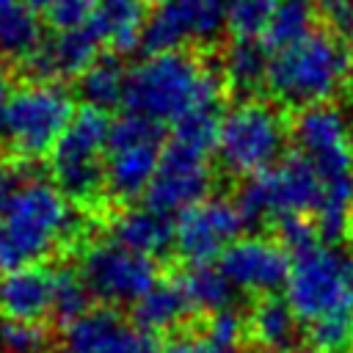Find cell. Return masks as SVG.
Wrapping results in <instances>:
<instances>
[{"instance_id": "cell-1", "label": "cell", "mask_w": 353, "mask_h": 353, "mask_svg": "<svg viewBox=\"0 0 353 353\" xmlns=\"http://www.w3.org/2000/svg\"><path fill=\"white\" fill-rule=\"evenodd\" d=\"M290 135L314 168L323 196L314 226L320 240L336 245L353 226V143L345 116L331 105H312L298 110Z\"/></svg>"}, {"instance_id": "cell-2", "label": "cell", "mask_w": 353, "mask_h": 353, "mask_svg": "<svg viewBox=\"0 0 353 353\" xmlns=\"http://www.w3.org/2000/svg\"><path fill=\"white\" fill-rule=\"evenodd\" d=\"M226 83L190 47L146 52L127 77L124 110L174 127L210 99H223Z\"/></svg>"}, {"instance_id": "cell-3", "label": "cell", "mask_w": 353, "mask_h": 353, "mask_svg": "<svg viewBox=\"0 0 353 353\" xmlns=\"http://www.w3.org/2000/svg\"><path fill=\"white\" fill-rule=\"evenodd\" d=\"M77 234L72 201L52 179H25L0 212V273L44 265Z\"/></svg>"}, {"instance_id": "cell-4", "label": "cell", "mask_w": 353, "mask_h": 353, "mask_svg": "<svg viewBox=\"0 0 353 353\" xmlns=\"http://www.w3.org/2000/svg\"><path fill=\"white\" fill-rule=\"evenodd\" d=\"M353 74V44L331 30H312L306 39L270 52L265 88L287 108L325 105Z\"/></svg>"}, {"instance_id": "cell-5", "label": "cell", "mask_w": 353, "mask_h": 353, "mask_svg": "<svg viewBox=\"0 0 353 353\" xmlns=\"http://www.w3.org/2000/svg\"><path fill=\"white\" fill-rule=\"evenodd\" d=\"M287 138L290 124L273 105L262 99H243L226 108L212 154L226 174L248 179L273 168L284 157Z\"/></svg>"}, {"instance_id": "cell-6", "label": "cell", "mask_w": 353, "mask_h": 353, "mask_svg": "<svg viewBox=\"0 0 353 353\" xmlns=\"http://www.w3.org/2000/svg\"><path fill=\"white\" fill-rule=\"evenodd\" d=\"M323 188L312 163L301 152L284 154L273 168L248 176L234 193V207L245 229L279 223L290 215H314Z\"/></svg>"}, {"instance_id": "cell-7", "label": "cell", "mask_w": 353, "mask_h": 353, "mask_svg": "<svg viewBox=\"0 0 353 353\" xmlns=\"http://www.w3.org/2000/svg\"><path fill=\"white\" fill-rule=\"evenodd\" d=\"M110 113L77 108L50 160V179L72 204H88L105 193V152L110 135Z\"/></svg>"}, {"instance_id": "cell-8", "label": "cell", "mask_w": 353, "mask_h": 353, "mask_svg": "<svg viewBox=\"0 0 353 353\" xmlns=\"http://www.w3.org/2000/svg\"><path fill=\"white\" fill-rule=\"evenodd\" d=\"M350 276L353 262L336 245L314 243L312 248L292 254L284 301L292 306L303 328L325 317L353 314Z\"/></svg>"}, {"instance_id": "cell-9", "label": "cell", "mask_w": 353, "mask_h": 353, "mask_svg": "<svg viewBox=\"0 0 353 353\" xmlns=\"http://www.w3.org/2000/svg\"><path fill=\"white\" fill-rule=\"evenodd\" d=\"M74 99L61 83L30 80L11 91L0 135L19 160H44L74 116Z\"/></svg>"}, {"instance_id": "cell-10", "label": "cell", "mask_w": 353, "mask_h": 353, "mask_svg": "<svg viewBox=\"0 0 353 353\" xmlns=\"http://www.w3.org/2000/svg\"><path fill=\"white\" fill-rule=\"evenodd\" d=\"M165 127L124 110L110 121L105 152V193L119 204L143 201L160 157L165 152Z\"/></svg>"}, {"instance_id": "cell-11", "label": "cell", "mask_w": 353, "mask_h": 353, "mask_svg": "<svg viewBox=\"0 0 353 353\" xmlns=\"http://www.w3.org/2000/svg\"><path fill=\"white\" fill-rule=\"evenodd\" d=\"M80 276L99 306H135L163 276L157 259L138 254L113 237L97 240L83 251Z\"/></svg>"}, {"instance_id": "cell-12", "label": "cell", "mask_w": 353, "mask_h": 353, "mask_svg": "<svg viewBox=\"0 0 353 353\" xmlns=\"http://www.w3.org/2000/svg\"><path fill=\"white\" fill-rule=\"evenodd\" d=\"M226 6L229 0H176L168 6H154L143 25V52L212 44L226 30Z\"/></svg>"}, {"instance_id": "cell-13", "label": "cell", "mask_w": 353, "mask_h": 353, "mask_svg": "<svg viewBox=\"0 0 353 353\" xmlns=\"http://www.w3.org/2000/svg\"><path fill=\"white\" fill-rule=\"evenodd\" d=\"M243 229L245 223L232 199H204L176 215L174 251L188 268L215 265L221 254L243 237Z\"/></svg>"}, {"instance_id": "cell-14", "label": "cell", "mask_w": 353, "mask_h": 353, "mask_svg": "<svg viewBox=\"0 0 353 353\" xmlns=\"http://www.w3.org/2000/svg\"><path fill=\"white\" fill-rule=\"evenodd\" d=\"M212 190V165L210 154L182 146L168 138L154 179L143 196V204L176 218L193 204L210 199Z\"/></svg>"}, {"instance_id": "cell-15", "label": "cell", "mask_w": 353, "mask_h": 353, "mask_svg": "<svg viewBox=\"0 0 353 353\" xmlns=\"http://www.w3.org/2000/svg\"><path fill=\"white\" fill-rule=\"evenodd\" d=\"M215 265L237 292L265 298L276 295V290H284L292 256L279 240L265 234H245L237 237Z\"/></svg>"}, {"instance_id": "cell-16", "label": "cell", "mask_w": 353, "mask_h": 353, "mask_svg": "<svg viewBox=\"0 0 353 353\" xmlns=\"http://www.w3.org/2000/svg\"><path fill=\"white\" fill-rule=\"evenodd\" d=\"M66 350L72 353H157L154 334L113 306H94L66 325Z\"/></svg>"}, {"instance_id": "cell-17", "label": "cell", "mask_w": 353, "mask_h": 353, "mask_svg": "<svg viewBox=\"0 0 353 353\" xmlns=\"http://www.w3.org/2000/svg\"><path fill=\"white\" fill-rule=\"evenodd\" d=\"M105 52L91 28L80 30H50L41 33L36 47L25 55L22 66L28 69L30 80L39 83H61L69 77H80V72Z\"/></svg>"}, {"instance_id": "cell-18", "label": "cell", "mask_w": 353, "mask_h": 353, "mask_svg": "<svg viewBox=\"0 0 353 353\" xmlns=\"http://www.w3.org/2000/svg\"><path fill=\"white\" fill-rule=\"evenodd\" d=\"M55 270L47 265L17 268L0 273V317L22 323H44L52 317Z\"/></svg>"}, {"instance_id": "cell-19", "label": "cell", "mask_w": 353, "mask_h": 353, "mask_svg": "<svg viewBox=\"0 0 353 353\" xmlns=\"http://www.w3.org/2000/svg\"><path fill=\"white\" fill-rule=\"evenodd\" d=\"M174 232H176V218L157 212L143 201L121 210L110 223V237L116 243L138 254H146L152 259L174 251Z\"/></svg>"}, {"instance_id": "cell-20", "label": "cell", "mask_w": 353, "mask_h": 353, "mask_svg": "<svg viewBox=\"0 0 353 353\" xmlns=\"http://www.w3.org/2000/svg\"><path fill=\"white\" fill-rule=\"evenodd\" d=\"M193 314H196L193 301H190V295H188V290H185V284H182V279L176 273L171 279H160L132 306L130 317L141 328H146L149 334L160 336V334H171L176 328H182Z\"/></svg>"}, {"instance_id": "cell-21", "label": "cell", "mask_w": 353, "mask_h": 353, "mask_svg": "<svg viewBox=\"0 0 353 353\" xmlns=\"http://www.w3.org/2000/svg\"><path fill=\"white\" fill-rule=\"evenodd\" d=\"M146 17V0H99L88 28L102 50L124 55L141 47Z\"/></svg>"}, {"instance_id": "cell-22", "label": "cell", "mask_w": 353, "mask_h": 353, "mask_svg": "<svg viewBox=\"0 0 353 353\" xmlns=\"http://www.w3.org/2000/svg\"><path fill=\"white\" fill-rule=\"evenodd\" d=\"M248 336L254 345L262 347V353H290L298 347L303 323L292 312V306L279 295L259 298L251 312L245 314Z\"/></svg>"}, {"instance_id": "cell-23", "label": "cell", "mask_w": 353, "mask_h": 353, "mask_svg": "<svg viewBox=\"0 0 353 353\" xmlns=\"http://www.w3.org/2000/svg\"><path fill=\"white\" fill-rule=\"evenodd\" d=\"M127 77H130V69L124 66L121 55L105 50L80 72L77 94H80L83 105L110 113L113 108L124 105Z\"/></svg>"}, {"instance_id": "cell-24", "label": "cell", "mask_w": 353, "mask_h": 353, "mask_svg": "<svg viewBox=\"0 0 353 353\" xmlns=\"http://www.w3.org/2000/svg\"><path fill=\"white\" fill-rule=\"evenodd\" d=\"M270 52L262 41H234L226 47L221 58V77L229 88L240 94H251L268 80Z\"/></svg>"}, {"instance_id": "cell-25", "label": "cell", "mask_w": 353, "mask_h": 353, "mask_svg": "<svg viewBox=\"0 0 353 353\" xmlns=\"http://www.w3.org/2000/svg\"><path fill=\"white\" fill-rule=\"evenodd\" d=\"M196 314L212 317L226 309H237V290L226 281V276L218 270V265H193L185 273H179Z\"/></svg>"}, {"instance_id": "cell-26", "label": "cell", "mask_w": 353, "mask_h": 353, "mask_svg": "<svg viewBox=\"0 0 353 353\" xmlns=\"http://www.w3.org/2000/svg\"><path fill=\"white\" fill-rule=\"evenodd\" d=\"M39 39V14L30 11L25 0H0V63L25 61Z\"/></svg>"}, {"instance_id": "cell-27", "label": "cell", "mask_w": 353, "mask_h": 353, "mask_svg": "<svg viewBox=\"0 0 353 353\" xmlns=\"http://www.w3.org/2000/svg\"><path fill=\"white\" fill-rule=\"evenodd\" d=\"M317 22V3L314 0H279L273 19L262 36L268 52H279L301 39H306Z\"/></svg>"}, {"instance_id": "cell-28", "label": "cell", "mask_w": 353, "mask_h": 353, "mask_svg": "<svg viewBox=\"0 0 353 353\" xmlns=\"http://www.w3.org/2000/svg\"><path fill=\"white\" fill-rule=\"evenodd\" d=\"M88 309H94V295L88 284L83 281L77 268H58L55 270V301H52V317L63 323H74Z\"/></svg>"}, {"instance_id": "cell-29", "label": "cell", "mask_w": 353, "mask_h": 353, "mask_svg": "<svg viewBox=\"0 0 353 353\" xmlns=\"http://www.w3.org/2000/svg\"><path fill=\"white\" fill-rule=\"evenodd\" d=\"M279 0H229L226 30L234 41H262Z\"/></svg>"}, {"instance_id": "cell-30", "label": "cell", "mask_w": 353, "mask_h": 353, "mask_svg": "<svg viewBox=\"0 0 353 353\" xmlns=\"http://www.w3.org/2000/svg\"><path fill=\"white\" fill-rule=\"evenodd\" d=\"M0 353H47V328L0 317Z\"/></svg>"}, {"instance_id": "cell-31", "label": "cell", "mask_w": 353, "mask_h": 353, "mask_svg": "<svg viewBox=\"0 0 353 353\" xmlns=\"http://www.w3.org/2000/svg\"><path fill=\"white\" fill-rule=\"evenodd\" d=\"M312 347L320 353H336L345 350L353 342V314H336V317H325L317 320L312 325L303 328Z\"/></svg>"}, {"instance_id": "cell-32", "label": "cell", "mask_w": 353, "mask_h": 353, "mask_svg": "<svg viewBox=\"0 0 353 353\" xmlns=\"http://www.w3.org/2000/svg\"><path fill=\"white\" fill-rule=\"evenodd\" d=\"M273 229H276V240L290 251V256L320 243V234H317L312 215H290V218L279 221Z\"/></svg>"}, {"instance_id": "cell-33", "label": "cell", "mask_w": 353, "mask_h": 353, "mask_svg": "<svg viewBox=\"0 0 353 353\" xmlns=\"http://www.w3.org/2000/svg\"><path fill=\"white\" fill-rule=\"evenodd\" d=\"M157 353H240V345L221 342L201 328L190 334H171Z\"/></svg>"}, {"instance_id": "cell-34", "label": "cell", "mask_w": 353, "mask_h": 353, "mask_svg": "<svg viewBox=\"0 0 353 353\" xmlns=\"http://www.w3.org/2000/svg\"><path fill=\"white\" fill-rule=\"evenodd\" d=\"M99 0H55L44 14L52 30H80L88 28Z\"/></svg>"}, {"instance_id": "cell-35", "label": "cell", "mask_w": 353, "mask_h": 353, "mask_svg": "<svg viewBox=\"0 0 353 353\" xmlns=\"http://www.w3.org/2000/svg\"><path fill=\"white\" fill-rule=\"evenodd\" d=\"M317 14L328 22L331 33L353 44V0H314Z\"/></svg>"}, {"instance_id": "cell-36", "label": "cell", "mask_w": 353, "mask_h": 353, "mask_svg": "<svg viewBox=\"0 0 353 353\" xmlns=\"http://www.w3.org/2000/svg\"><path fill=\"white\" fill-rule=\"evenodd\" d=\"M22 182H25V179H22L19 163H17L14 157H8V154L0 152V212L6 210V204H8L11 196L19 190Z\"/></svg>"}, {"instance_id": "cell-37", "label": "cell", "mask_w": 353, "mask_h": 353, "mask_svg": "<svg viewBox=\"0 0 353 353\" xmlns=\"http://www.w3.org/2000/svg\"><path fill=\"white\" fill-rule=\"evenodd\" d=\"M11 83L8 77L0 72V130H3V119H6V108H8V99H11Z\"/></svg>"}, {"instance_id": "cell-38", "label": "cell", "mask_w": 353, "mask_h": 353, "mask_svg": "<svg viewBox=\"0 0 353 353\" xmlns=\"http://www.w3.org/2000/svg\"><path fill=\"white\" fill-rule=\"evenodd\" d=\"M52 3H55V0H25V6H28L30 11H36V14H47V11L52 8Z\"/></svg>"}, {"instance_id": "cell-39", "label": "cell", "mask_w": 353, "mask_h": 353, "mask_svg": "<svg viewBox=\"0 0 353 353\" xmlns=\"http://www.w3.org/2000/svg\"><path fill=\"white\" fill-rule=\"evenodd\" d=\"M146 3H154V6H168V3H176V0H146Z\"/></svg>"}, {"instance_id": "cell-40", "label": "cell", "mask_w": 353, "mask_h": 353, "mask_svg": "<svg viewBox=\"0 0 353 353\" xmlns=\"http://www.w3.org/2000/svg\"><path fill=\"white\" fill-rule=\"evenodd\" d=\"M295 353H320V350H314V347H312V350H295Z\"/></svg>"}, {"instance_id": "cell-41", "label": "cell", "mask_w": 353, "mask_h": 353, "mask_svg": "<svg viewBox=\"0 0 353 353\" xmlns=\"http://www.w3.org/2000/svg\"><path fill=\"white\" fill-rule=\"evenodd\" d=\"M350 290H353V276H350Z\"/></svg>"}, {"instance_id": "cell-42", "label": "cell", "mask_w": 353, "mask_h": 353, "mask_svg": "<svg viewBox=\"0 0 353 353\" xmlns=\"http://www.w3.org/2000/svg\"><path fill=\"white\" fill-rule=\"evenodd\" d=\"M350 237H353V226H350Z\"/></svg>"}, {"instance_id": "cell-43", "label": "cell", "mask_w": 353, "mask_h": 353, "mask_svg": "<svg viewBox=\"0 0 353 353\" xmlns=\"http://www.w3.org/2000/svg\"><path fill=\"white\" fill-rule=\"evenodd\" d=\"M63 353H72V350H63Z\"/></svg>"}, {"instance_id": "cell-44", "label": "cell", "mask_w": 353, "mask_h": 353, "mask_svg": "<svg viewBox=\"0 0 353 353\" xmlns=\"http://www.w3.org/2000/svg\"><path fill=\"white\" fill-rule=\"evenodd\" d=\"M350 353H353V350H350Z\"/></svg>"}]
</instances>
